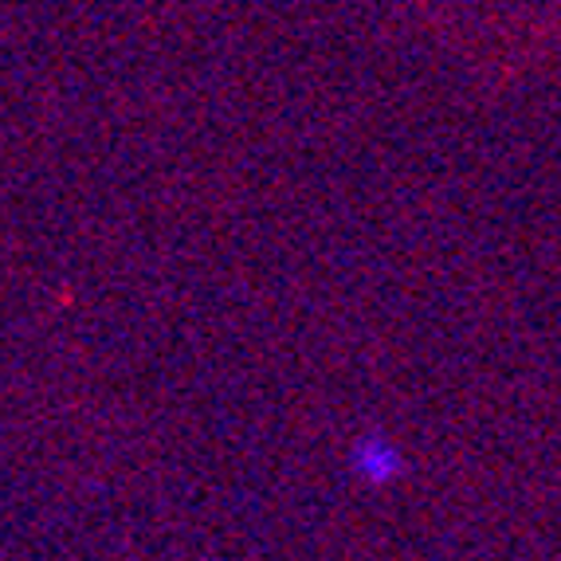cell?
<instances>
[{"mask_svg": "<svg viewBox=\"0 0 561 561\" xmlns=\"http://www.w3.org/2000/svg\"><path fill=\"white\" fill-rule=\"evenodd\" d=\"M350 463H354V476L362 479V483H369V486L397 483V479H401V471H404L401 448H397L389 436H377V432H369V436H362V440L354 444V451H350Z\"/></svg>", "mask_w": 561, "mask_h": 561, "instance_id": "obj_1", "label": "cell"}]
</instances>
